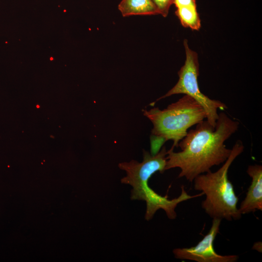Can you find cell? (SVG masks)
I'll return each mask as SVG.
<instances>
[{
	"label": "cell",
	"mask_w": 262,
	"mask_h": 262,
	"mask_svg": "<svg viewBox=\"0 0 262 262\" xmlns=\"http://www.w3.org/2000/svg\"><path fill=\"white\" fill-rule=\"evenodd\" d=\"M239 125V122L224 112L218 114L215 127L206 119L200 122L179 142L181 151L167 150L165 170L179 168L178 177L192 182L199 175L227 160L231 149L227 148L225 142L238 130Z\"/></svg>",
	"instance_id": "1"
},
{
	"label": "cell",
	"mask_w": 262,
	"mask_h": 262,
	"mask_svg": "<svg viewBox=\"0 0 262 262\" xmlns=\"http://www.w3.org/2000/svg\"><path fill=\"white\" fill-rule=\"evenodd\" d=\"M244 149L242 142L238 140L232 148L229 156L218 170L199 175L193 180L194 189L201 191L206 196L202 202V208L213 219L231 221L242 217L237 208L238 198L228 179V172L231 164Z\"/></svg>",
	"instance_id": "2"
},
{
	"label": "cell",
	"mask_w": 262,
	"mask_h": 262,
	"mask_svg": "<svg viewBox=\"0 0 262 262\" xmlns=\"http://www.w3.org/2000/svg\"><path fill=\"white\" fill-rule=\"evenodd\" d=\"M143 112L153 124L152 135L164 142L172 140V149L178 147L189 128L206 119V112L201 105L186 95L162 110L154 107L143 110Z\"/></svg>",
	"instance_id": "3"
},
{
	"label": "cell",
	"mask_w": 262,
	"mask_h": 262,
	"mask_svg": "<svg viewBox=\"0 0 262 262\" xmlns=\"http://www.w3.org/2000/svg\"><path fill=\"white\" fill-rule=\"evenodd\" d=\"M183 45L186 59L184 65L178 72V82L165 95L160 97L152 104L173 95L183 94L188 95L201 105L206 114V119L215 127L218 118L217 110H225L227 109V106L218 100L209 98L200 91L198 83L199 63L197 53L190 49L187 40H184Z\"/></svg>",
	"instance_id": "4"
},
{
	"label": "cell",
	"mask_w": 262,
	"mask_h": 262,
	"mask_svg": "<svg viewBox=\"0 0 262 262\" xmlns=\"http://www.w3.org/2000/svg\"><path fill=\"white\" fill-rule=\"evenodd\" d=\"M167 154V150L164 146L155 154L144 150L142 162L132 160L129 162L119 163L118 167L126 173L121 179V182L130 185L132 189L148 183V180L155 173L159 171L163 173L165 171Z\"/></svg>",
	"instance_id": "5"
},
{
	"label": "cell",
	"mask_w": 262,
	"mask_h": 262,
	"mask_svg": "<svg viewBox=\"0 0 262 262\" xmlns=\"http://www.w3.org/2000/svg\"><path fill=\"white\" fill-rule=\"evenodd\" d=\"M221 219L213 218L211 228L196 245L189 248H177L173 250L174 257L180 260L197 262H235L239 257L235 255H221L213 247L215 238L219 232Z\"/></svg>",
	"instance_id": "6"
},
{
	"label": "cell",
	"mask_w": 262,
	"mask_h": 262,
	"mask_svg": "<svg viewBox=\"0 0 262 262\" xmlns=\"http://www.w3.org/2000/svg\"><path fill=\"white\" fill-rule=\"evenodd\" d=\"M203 195L201 192L195 196L189 195L185 190L184 186L182 185L180 195L178 197L169 199L166 196H162L155 192L147 183L137 188L132 189L131 198L132 200H143L146 202L145 218L149 221L153 218L156 212L160 209L164 211L168 218L174 219L177 216L175 209L179 203Z\"/></svg>",
	"instance_id": "7"
},
{
	"label": "cell",
	"mask_w": 262,
	"mask_h": 262,
	"mask_svg": "<svg viewBox=\"0 0 262 262\" xmlns=\"http://www.w3.org/2000/svg\"><path fill=\"white\" fill-rule=\"evenodd\" d=\"M246 172L252 180L246 196L238 208L241 214L262 210V166L249 165Z\"/></svg>",
	"instance_id": "8"
},
{
	"label": "cell",
	"mask_w": 262,
	"mask_h": 262,
	"mask_svg": "<svg viewBox=\"0 0 262 262\" xmlns=\"http://www.w3.org/2000/svg\"><path fill=\"white\" fill-rule=\"evenodd\" d=\"M196 0H174L176 7L175 14L182 26L198 31L201 27V20L196 7Z\"/></svg>",
	"instance_id": "9"
},
{
	"label": "cell",
	"mask_w": 262,
	"mask_h": 262,
	"mask_svg": "<svg viewBox=\"0 0 262 262\" xmlns=\"http://www.w3.org/2000/svg\"><path fill=\"white\" fill-rule=\"evenodd\" d=\"M118 7L124 17L159 14L156 6L152 0H122Z\"/></svg>",
	"instance_id": "10"
},
{
	"label": "cell",
	"mask_w": 262,
	"mask_h": 262,
	"mask_svg": "<svg viewBox=\"0 0 262 262\" xmlns=\"http://www.w3.org/2000/svg\"><path fill=\"white\" fill-rule=\"evenodd\" d=\"M156 6L159 14L165 17L167 16L174 0H152Z\"/></svg>",
	"instance_id": "11"
}]
</instances>
